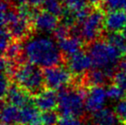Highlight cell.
<instances>
[{
	"mask_svg": "<svg viewBox=\"0 0 126 125\" xmlns=\"http://www.w3.org/2000/svg\"><path fill=\"white\" fill-rule=\"evenodd\" d=\"M23 56L32 64L51 68L64 64L63 56L54 39L48 36H32L23 45Z\"/></svg>",
	"mask_w": 126,
	"mask_h": 125,
	"instance_id": "1",
	"label": "cell"
},
{
	"mask_svg": "<svg viewBox=\"0 0 126 125\" xmlns=\"http://www.w3.org/2000/svg\"><path fill=\"white\" fill-rule=\"evenodd\" d=\"M88 88L83 86L70 85L59 90L58 109L61 118H75L85 122L86 120V99Z\"/></svg>",
	"mask_w": 126,
	"mask_h": 125,
	"instance_id": "2",
	"label": "cell"
},
{
	"mask_svg": "<svg viewBox=\"0 0 126 125\" xmlns=\"http://www.w3.org/2000/svg\"><path fill=\"white\" fill-rule=\"evenodd\" d=\"M88 54L92 60V67L102 70L109 79L112 80L116 74V64L123 56V52L100 39L88 46Z\"/></svg>",
	"mask_w": 126,
	"mask_h": 125,
	"instance_id": "3",
	"label": "cell"
},
{
	"mask_svg": "<svg viewBox=\"0 0 126 125\" xmlns=\"http://www.w3.org/2000/svg\"><path fill=\"white\" fill-rule=\"evenodd\" d=\"M12 79L32 97L45 90L43 70L27 61L18 63Z\"/></svg>",
	"mask_w": 126,
	"mask_h": 125,
	"instance_id": "4",
	"label": "cell"
},
{
	"mask_svg": "<svg viewBox=\"0 0 126 125\" xmlns=\"http://www.w3.org/2000/svg\"><path fill=\"white\" fill-rule=\"evenodd\" d=\"M105 10L101 7H95L91 8L88 17L82 24L78 26L80 38L85 43L90 44L100 40L99 38L103 34V31L105 30Z\"/></svg>",
	"mask_w": 126,
	"mask_h": 125,
	"instance_id": "5",
	"label": "cell"
},
{
	"mask_svg": "<svg viewBox=\"0 0 126 125\" xmlns=\"http://www.w3.org/2000/svg\"><path fill=\"white\" fill-rule=\"evenodd\" d=\"M45 89L61 90L73 83V76L64 64L43 69Z\"/></svg>",
	"mask_w": 126,
	"mask_h": 125,
	"instance_id": "6",
	"label": "cell"
},
{
	"mask_svg": "<svg viewBox=\"0 0 126 125\" xmlns=\"http://www.w3.org/2000/svg\"><path fill=\"white\" fill-rule=\"evenodd\" d=\"M64 65L66 66L73 76V83L77 84L92 67V60L88 52L81 51L74 55L64 59Z\"/></svg>",
	"mask_w": 126,
	"mask_h": 125,
	"instance_id": "7",
	"label": "cell"
},
{
	"mask_svg": "<svg viewBox=\"0 0 126 125\" xmlns=\"http://www.w3.org/2000/svg\"><path fill=\"white\" fill-rule=\"evenodd\" d=\"M59 17L51 14L44 9H36L32 25L34 31L42 33H53L55 29L59 26Z\"/></svg>",
	"mask_w": 126,
	"mask_h": 125,
	"instance_id": "8",
	"label": "cell"
},
{
	"mask_svg": "<svg viewBox=\"0 0 126 125\" xmlns=\"http://www.w3.org/2000/svg\"><path fill=\"white\" fill-rule=\"evenodd\" d=\"M33 101V97L19 86L12 82L8 89L6 98L2 102L15 106L18 109H22Z\"/></svg>",
	"mask_w": 126,
	"mask_h": 125,
	"instance_id": "9",
	"label": "cell"
},
{
	"mask_svg": "<svg viewBox=\"0 0 126 125\" xmlns=\"http://www.w3.org/2000/svg\"><path fill=\"white\" fill-rule=\"evenodd\" d=\"M107 93L103 87H93L88 90V97L86 99V109L94 113L103 109Z\"/></svg>",
	"mask_w": 126,
	"mask_h": 125,
	"instance_id": "10",
	"label": "cell"
},
{
	"mask_svg": "<svg viewBox=\"0 0 126 125\" xmlns=\"http://www.w3.org/2000/svg\"><path fill=\"white\" fill-rule=\"evenodd\" d=\"M33 103L40 111H53L58 109V96L55 91L45 89L33 97Z\"/></svg>",
	"mask_w": 126,
	"mask_h": 125,
	"instance_id": "11",
	"label": "cell"
},
{
	"mask_svg": "<svg viewBox=\"0 0 126 125\" xmlns=\"http://www.w3.org/2000/svg\"><path fill=\"white\" fill-rule=\"evenodd\" d=\"M104 27L108 32H122L126 27V11L120 9L108 12Z\"/></svg>",
	"mask_w": 126,
	"mask_h": 125,
	"instance_id": "12",
	"label": "cell"
},
{
	"mask_svg": "<svg viewBox=\"0 0 126 125\" xmlns=\"http://www.w3.org/2000/svg\"><path fill=\"white\" fill-rule=\"evenodd\" d=\"M56 42L58 44L60 51L63 53V61L66 57H69V56L74 55L77 52L83 51L82 48L85 43L81 38L75 37V36H69L66 39H63L62 41Z\"/></svg>",
	"mask_w": 126,
	"mask_h": 125,
	"instance_id": "13",
	"label": "cell"
},
{
	"mask_svg": "<svg viewBox=\"0 0 126 125\" xmlns=\"http://www.w3.org/2000/svg\"><path fill=\"white\" fill-rule=\"evenodd\" d=\"M18 125H42V114L33 101L20 109Z\"/></svg>",
	"mask_w": 126,
	"mask_h": 125,
	"instance_id": "14",
	"label": "cell"
},
{
	"mask_svg": "<svg viewBox=\"0 0 126 125\" xmlns=\"http://www.w3.org/2000/svg\"><path fill=\"white\" fill-rule=\"evenodd\" d=\"M117 121L115 112L110 109H102L90 116L92 125H115Z\"/></svg>",
	"mask_w": 126,
	"mask_h": 125,
	"instance_id": "15",
	"label": "cell"
},
{
	"mask_svg": "<svg viewBox=\"0 0 126 125\" xmlns=\"http://www.w3.org/2000/svg\"><path fill=\"white\" fill-rule=\"evenodd\" d=\"M19 113H20V109L7 104L6 102H2V112H1L2 123L7 125H18Z\"/></svg>",
	"mask_w": 126,
	"mask_h": 125,
	"instance_id": "16",
	"label": "cell"
},
{
	"mask_svg": "<svg viewBox=\"0 0 126 125\" xmlns=\"http://www.w3.org/2000/svg\"><path fill=\"white\" fill-rule=\"evenodd\" d=\"M42 8L57 17H62L64 11V6L62 0H45Z\"/></svg>",
	"mask_w": 126,
	"mask_h": 125,
	"instance_id": "17",
	"label": "cell"
},
{
	"mask_svg": "<svg viewBox=\"0 0 126 125\" xmlns=\"http://www.w3.org/2000/svg\"><path fill=\"white\" fill-rule=\"evenodd\" d=\"M104 41H106L109 44L114 46L115 48L119 49L122 52H123L126 46V39L121 32H107L104 36Z\"/></svg>",
	"mask_w": 126,
	"mask_h": 125,
	"instance_id": "18",
	"label": "cell"
},
{
	"mask_svg": "<svg viewBox=\"0 0 126 125\" xmlns=\"http://www.w3.org/2000/svg\"><path fill=\"white\" fill-rule=\"evenodd\" d=\"M64 7L73 13H77L88 7V0H62Z\"/></svg>",
	"mask_w": 126,
	"mask_h": 125,
	"instance_id": "19",
	"label": "cell"
},
{
	"mask_svg": "<svg viewBox=\"0 0 126 125\" xmlns=\"http://www.w3.org/2000/svg\"><path fill=\"white\" fill-rule=\"evenodd\" d=\"M106 93H107V97L111 99H122L123 100L126 98L125 92L114 84L109 86L108 88L106 89Z\"/></svg>",
	"mask_w": 126,
	"mask_h": 125,
	"instance_id": "20",
	"label": "cell"
},
{
	"mask_svg": "<svg viewBox=\"0 0 126 125\" xmlns=\"http://www.w3.org/2000/svg\"><path fill=\"white\" fill-rule=\"evenodd\" d=\"M61 117L55 111L43 112L42 114V125H57Z\"/></svg>",
	"mask_w": 126,
	"mask_h": 125,
	"instance_id": "21",
	"label": "cell"
},
{
	"mask_svg": "<svg viewBox=\"0 0 126 125\" xmlns=\"http://www.w3.org/2000/svg\"><path fill=\"white\" fill-rule=\"evenodd\" d=\"M114 112L118 122L122 125H126V98L121 100L117 104Z\"/></svg>",
	"mask_w": 126,
	"mask_h": 125,
	"instance_id": "22",
	"label": "cell"
},
{
	"mask_svg": "<svg viewBox=\"0 0 126 125\" xmlns=\"http://www.w3.org/2000/svg\"><path fill=\"white\" fill-rule=\"evenodd\" d=\"M123 0H104L101 5V7L104 10L106 9L108 12H110V11L123 9Z\"/></svg>",
	"mask_w": 126,
	"mask_h": 125,
	"instance_id": "23",
	"label": "cell"
},
{
	"mask_svg": "<svg viewBox=\"0 0 126 125\" xmlns=\"http://www.w3.org/2000/svg\"><path fill=\"white\" fill-rule=\"evenodd\" d=\"M13 41L12 36L9 33L6 28H1V40H0V47H1V52L2 53L5 52L8 45L10 44Z\"/></svg>",
	"mask_w": 126,
	"mask_h": 125,
	"instance_id": "24",
	"label": "cell"
},
{
	"mask_svg": "<svg viewBox=\"0 0 126 125\" xmlns=\"http://www.w3.org/2000/svg\"><path fill=\"white\" fill-rule=\"evenodd\" d=\"M53 39L56 42L62 41L63 39H66L67 37L70 36V29L63 26L62 24H59V26L55 29V31H53Z\"/></svg>",
	"mask_w": 126,
	"mask_h": 125,
	"instance_id": "25",
	"label": "cell"
},
{
	"mask_svg": "<svg viewBox=\"0 0 126 125\" xmlns=\"http://www.w3.org/2000/svg\"><path fill=\"white\" fill-rule=\"evenodd\" d=\"M112 83L122 88L126 94V72L117 71L112 78Z\"/></svg>",
	"mask_w": 126,
	"mask_h": 125,
	"instance_id": "26",
	"label": "cell"
},
{
	"mask_svg": "<svg viewBox=\"0 0 126 125\" xmlns=\"http://www.w3.org/2000/svg\"><path fill=\"white\" fill-rule=\"evenodd\" d=\"M83 121L75 118H61L57 125H83Z\"/></svg>",
	"mask_w": 126,
	"mask_h": 125,
	"instance_id": "27",
	"label": "cell"
},
{
	"mask_svg": "<svg viewBox=\"0 0 126 125\" xmlns=\"http://www.w3.org/2000/svg\"><path fill=\"white\" fill-rule=\"evenodd\" d=\"M45 0H28V5L32 8H41Z\"/></svg>",
	"mask_w": 126,
	"mask_h": 125,
	"instance_id": "28",
	"label": "cell"
},
{
	"mask_svg": "<svg viewBox=\"0 0 126 125\" xmlns=\"http://www.w3.org/2000/svg\"><path fill=\"white\" fill-rule=\"evenodd\" d=\"M8 2H10L13 6H15L16 7H18L20 6H23V5H26L28 4V0H7Z\"/></svg>",
	"mask_w": 126,
	"mask_h": 125,
	"instance_id": "29",
	"label": "cell"
},
{
	"mask_svg": "<svg viewBox=\"0 0 126 125\" xmlns=\"http://www.w3.org/2000/svg\"><path fill=\"white\" fill-rule=\"evenodd\" d=\"M104 0H88V4L90 5L91 7H101L102 3Z\"/></svg>",
	"mask_w": 126,
	"mask_h": 125,
	"instance_id": "30",
	"label": "cell"
},
{
	"mask_svg": "<svg viewBox=\"0 0 126 125\" xmlns=\"http://www.w3.org/2000/svg\"><path fill=\"white\" fill-rule=\"evenodd\" d=\"M119 68L121 71L126 72V59L122 60V61L119 62Z\"/></svg>",
	"mask_w": 126,
	"mask_h": 125,
	"instance_id": "31",
	"label": "cell"
},
{
	"mask_svg": "<svg viewBox=\"0 0 126 125\" xmlns=\"http://www.w3.org/2000/svg\"><path fill=\"white\" fill-rule=\"evenodd\" d=\"M123 56H125L126 57V46H125V48H124V50H123Z\"/></svg>",
	"mask_w": 126,
	"mask_h": 125,
	"instance_id": "32",
	"label": "cell"
},
{
	"mask_svg": "<svg viewBox=\"0 0 126 125\" xmlns=\"http://www.w3.org/2000/svg\"></svg>",
	"mask_w": 126,
	"mask_h": 125,
	"instance_id": "33",
	"label": "cell"
}]
</instances>
